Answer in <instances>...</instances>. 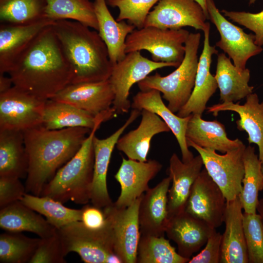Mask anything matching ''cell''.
Segmentation results:
<instances>
[{
    "instance_id": "cell-1",
    "label": "cell",
    "mask_w": 263,
    "mask_h": 263,
    "mask_svg": "<svg viewBox=\"0 0 263 263\" xmlns=\"http://www.w3.org/2000/svg\"><path fill=\"white\" fill-rule=\"evenodd\" d=\"M8 74L14 86L44 100L72 83V71L52 25L39 34Z\"/></svg>"
},
{
    "instance_id": "cell-2",
    "label": "cell",
    "mask_w": 263,
    "mask_h": 263,
    "mask_svg": "<svg viewBox=\"0 0 263 263\" xmlns=\"http://www.w3.org/2000/svg\"><path fill=\"white\" fill-rule=\"evenodd\" d=\"M92 130H48L41 125L23 132L28 167L26 193L40 196L56 171L79 150Z\"/></svg>"
},
{
    "instance_id": "cell-3",
    "label": "cell",
    "mask_w": 263,
    "mask_h": 263,
    "mask_svg": "<svg viewBox=\"0 0 263 263\" xmlns=\"http://www.w3.org/2000/svg\"><path fill=\"white\" fill-rule=\"evenodd\" d=\"M52 27L71 68L72 83L109 79L113 65L98 32L71 20L56 21Z\"/></svg>"
},
{
    "instance_id": "cell-4",
    "label": "cell",
    "mask_w": 263,
    "mask_h": 263,
    "mask_svg": "<svg viewBox=\"0 0 263 263\" xmlns=\"http://www.w3.org/2000/svg\"><path fill=\"white\" fill-rule=\"evenodd\" d=\"M102 123H98L92 130L79 150L56 171L40 196L63 204L71 201L86 205L90 202L94 162L93 138Z\"/></svg>"
},
{
    "instance_id": "cell-5",
    "label": "cell",
    "mask_w": 263,
    "mask_h": 263,
    "mask_svg": "<svg viewBox=\"0 0 263 263\" xmlns=\"http://www.w3.org/2000/svg\"><path fill=\"white\" fill-rule=\"evenodd\" d=\"M201 37L199 33H190L185 43V54L181 63L167 75L162 76L158 73L149 75L137 83L140 90L159 91L168 101V107L177 113L188 101L194 87Z\"/></svg>"
},
{
    "instance_id": "cell-6",
    "label": "cell",
    "mask_w": 263,
    "mask_h": 263,
    "mask_svg": "<svg viewBox=\"0 0 263 263\" xmlns=\"http://www.w3.org/2000/svg\"><path fill=\"white\" fill-rule=\"evenodd\" d=\"M189 32L183 28L164 29L155 26L135 28L127 37L126 53L146 50L152 60L169 63L177 68L185 54V43Z\"/></svg>"
},
{
    "instance_id": "cell-7",
    "label": "cell",
    "mask_w": 263,
    "mask_h": 263,
    "mask_svg": "<svg viewBox=\"0 0 263 263\" xmlns=\"http://www.w3.org/2000/svg\"><path fill=\"white\" fill-rule=\"evenodd\" d=\"M56 230L65 256L75 252L85 263H106L108 257L114 253L112 228L107 218L98 229L88 228L79 221Z\"/></svg>"
},
{
    "instance_id": "cell-8",
    "label": "cell",
    "mask_w": 263,
    "mask_h": 263,
    "mask_svg": "<svg viewBox=\"0 0 263 263\" xmlns=\"http://www.w3.org/2000/svg\"><path fill=\"white\" fill-rule=\"evenodd\" d=\"M172 64L155 61L144 56L140 51L126 54L113 66L109 79L114 94L112 107L117 114L127 113L131 107L129 99L130 90L135 83L145 79L152 72Z\"/></svg>"
},
{
    "instance_id": "cell-9",
    "label": "cell",
    "mask_w": 263,
    "mask_h": 263,
    "mask_svg": "<svg viewBox=\"0 0 263 263\" xmlns=\"http://www.w3.org/2000/svg\"><path fill=\"white\" fill-rule=\"evenodd\" d=\"M189 147L194 148L202 158L204 166L209 176L219 187L226 201L239 196L242 189L244 175L243 155L246 147L243 144L224 154L203 148L187 140Z\"/></svg>"
},
{
    "instance_id": "cell-10",
    "label": "cell",
    "mask_w": 263,
    "mask_h": 263,
    "mask_svg": "<svg viewBox=\"0 0 263 263\" xmlns=\"http://www.w3.org/2000/svg\"><path fill=\"white\" fill-rule=\"evenodd\" d=\"M46 101L15 86L0 94V130L24 132L41 125Z\"/></svg>"
},
{
    "instance_id": "cell-11",
    "label": "cell",
    "mask_w": 263,
    "mask_h": 263,
    "mask_svg": "<svg viewBox=\"0 0 263 263\" xmlns=\"http://www.w3.org/2000/svg\"><path fill=\"white\" fill-rule=\"evenodd\" d=\"M143 195L127 207H117L113 203L103 208L112 226L114 252L122 263H137L141 236L138 210Z\"/></svg>"
},
{
    "instance_id": "cell-12",
    "label": "cell",
    "mask_w": 263,
    "mask_h": 263,
    "mask_svg": "<svg viewBox=\"0 0 263 263\" xmlns=\"http://www.w3.org/2000/svg\"><path fill=\"white\" fill-rule=\"evenodd\" d=\"M207 6L209 19L220 35L215 46L227 54L239 70H244L248 60L260 54L263 48L255 44L254 34L246 33L222 15L213 0H207Z\"/></svg>"
},
{
    "instance_id": "cell-13",
    "label": "cell",
    "mask_w": 263,
    "mask_h": 263,
    "mask_svg": "<svg viewBox=\"0 0 263 263\" xmlns=\"http://www.w3.org/2000/svg\"><path fill=\"white\" fill-rule=\"evenodd\" d=\"M226 202L204 168L192 185L185 211L216 229L224 223Z\"/></svg>"
},
{
    "instance_id": "cell-14",
    "label": "cell",
    "mask_w": 263,
    "mask_h": 263,
    "mask_svg": "<svg viewBox=\"0 0 263 263\" xmlns=\"http://www.w3.org/2000/svg\"><path fill=\"white\" fill-rule=\"evenodd\" d=\"M208 19L195 0H160L149 13L144 27L179 29L188 26L203 31Z\"/></svg>"
},
{
    "instance_id": "cell-15",
    "label": "cell",
    "mask_w": 263,
    "mask_h": 263,
    "mask_svg": "<svg viewBox=\"0 0 263 263\" xmlns=\"http://www.w3.org/2000/svg\"><path fill=\"white\" fill-rule=\"evenodd\" d=\"M141 111L132 109L124 124L106 138H93L94 162L91 198L92 205L103 208L113 204L107 188V176L112 152L125 130L141 114Z\"/></svg>"
},
{
    "instance_id": "cell-16",
    "label": "cell",
    "mask_w": 263,
    "mask_h": 263,
    "mask_svg": "<svg viewBox=\"0 0 263 263\" xmlns=\"http://www.w3.org/2000/svg\"><path fill=\"white\" fill-rule=\"evenodd\" d=\"M162 167L154 159L141 162L122 157L121 165L114 176L121 187L120 194L114 205L118 208L130 206L150 188L149 182Z\"/></svg>"
},
{
    "instance_id": "cell-17",
    "label": "cell",
    "mask_w": 263,
    "mask_h": 263,
    "mask_svg": "<svg viewBox=\"0 0 263 263\" xmlns=\"http://www.w3.org/2000/svg\"><path fill=\"white\" fill-rule=\"evenodd\" d=\"M54 21L47 18L26 24L0 25V73L8 74L39 34Z\"/></svg>"
},
{
    "instance_id": "cell-18",
    "label": "cell",
    "mask_w": 263,
    "mask_h": 263,
    "mask_svg": "<svg viewBox=\"0 0 263 263\" xmlns=\"http://www.w3.org/2000/svg\"><path fill=\"white\" fill-rule=\"evenodd\" d=\"M114 98L113 91L108 79L70 84L51 99L69 104L96 116L112 107Z\"/></svg>"
},
{
    "instance_id": "cell-19",
    "label": "cell",
    "mask_w": 263,
    "mask_h": 263,
    "mask_svg": "<svg viewBox=\"0 0 263 263\" xmlns=\"http://www.w3.org/2000/svg\"><path fill=\"white\" fill-rule=\"evenodd\" d=\"M210 28L207 22L203 31L204 47L199 58L194 87L188 101L177 113L180 117H185L192 114L202 115L208 101L218 88L215 76L210 73L212 56L218 52L215 46L210 44Z\"/></svg>"
},
{
    "instance_id": "cell-20",
    "label": "cell",
    "mask_w": 263,
    "mask_h": 263,
    "mask_svg": "<svg viewBox=\"0 0 263 263\" xmlns=\"http://www.w3.org/2000/svg\"><path fill=\"white\" fill-rule=\"evenodd\" d=\"M215 228L184 211L169 218L165 230L177 245L178 253L189 259L206 244Z\"/></svg>"
},
{
    "instance_id": "cell-21",
    "label": "cell",
    "mask_w": 263,
    "mask_h": 263,
    "mask_svg": "<svg viewBox=\"0 0 263 263\" xmlns=\"http://www.w3.org/2000/svg\"><path fill=\"white\" fill-rule=\"evenodd\" d=\"M204 166L200 154L188 162H184L175 153L169 159V176L172 185L168 195L169 218L184 211L192 185L200 174Z\"/></svg>"
},
{
    "instance_id": "cell-22",
    "label": "cell",
    "mask_w": 263,
    "mask_h": 263,
    "mask_svg": "<svg viewBox=\"0 0 263 263\" xmlns=\"http://www.w3.org/2000/svg\"><path fill=\"white\" fill-rule=\"evenodd\" d=\"M171 182L169 176L143 195L138 210L141 235L164 236L169 219L168 195Z\"/></svg>"
},
{
    "instance_id": "cell-23",
    "label": "cell",
    "mask_w": 263,
    "mask_h": 263,
    "mask_svg": "<svg viewBox=\"0 0 263 263\" xmlns=\"http://www.w3.org/2000/svg\"><path fill=\"white\" fill-rule=\"evenodd\" d=\"M116 115L112 107L94 116L69 104L50 99L45 102L41 125L52 130L74 127L92 130L98 123L112 119Z\"/></svg>"
},
{
    "instance_id": "cell-24",
    "label": "cell",
    "mask_w": 263,
    "mask_h": 263,
    "mask_svg": "<svg viewBox=\"0 0 263 263\" xmlns=\"http://www.w3.org/2000/svg\"><path fill=\"white\" fill-rule=\"evenodd\" d=\"M207 112L216 116L221 111L237 113L240 119L236 121L237 128L248 134L249 144H256L259 148V158L263 163V101L259 102L258 95L251 93L246 97L243 105L239 102H222L206 108Z\"/></svg>"
},
{
    "instance_id": "cell-25",
    "label": "cell",
    "mask_w": 263,
    "mask_h": 263,
    "mask_svg": "<svg viewBox=\"0 0 263 263\" xmlns=\"http://www.w3.org/2000/svg\"><path fill=\"white\" fill-rule=\"evenodd\" d=\"M132 109L146 110L158 115L168 125L179 144L182 154V160L188 162L193 157L188 149L186 132L190 115L182 117L175 114L164 103L161 93L156 90L140 91L132 98Z\"/></svg>"
},
{
    "instance_id": "cell-26",
    "label": "cell",
    "mask_w": 263,
    "mask_h": 263,
    "mask_svg": "<svg viewBox=\"0 0 263 263\" xmlns=\"http://www.w3.org/2000/svg\"><path fill=\"white\" fill-rule=\"evenodd\" d=\"M139 126L119 138L116 147L128 159L145 162L148 160L152 138L155 135L170 131L165 122L156 114L141 111Z\"/></svg>"
},
{
    "instance_id": "cell-27",
    "label": "cell",
    "mask_w": 263,
    "mask_h": 263,
    "mask_svg": "<svg viewBox=\"0 0 263 263\" xmlns=\"http://www.w3.org/2000/svg\"><path fill=\"white\" fill-rule=\"evenodd\" d=\"M242 206L239 196L228 201L224 215L220 263H248L243 225Z\"/></svg>"
},
{
    "instance_id": "cell-28",
    "label": "cell",
    "mask_w": 263,
    "mask_h": 263,
    "mask_svg": "<svg viewBox=\"0 0 263 263\" xmlns=\"http://www.w3.org/2000/svg\"><path fill=\"white\" fill-rule=\"evenodd\" d=\"M94 5L98 33L106 44L113 66L126 56V39L136 28L126 21L115 19L108 8L106 0H94Z\"/></svg>"
},
{
    "instance_id": "cell-29",
    "label": "cell",
    "mask_w": 263,
    "mask_h": 263,
    "mask_svg": "<svg viewBox=\"0 0 263 263\" xmlns=\"http://www.w3.org/2000/svg\"><path fill=\"white\" fill-rule=\"evenodd\" d=\"M187 140L199 147L219 151L223 153L236 149L244 143L238 138L227 137L225 126L217 120L207 121L202 115L192 114L186 132Z\"/></svg>"
},
{
    "instance_id": "cell-30",
    "label": "cell",
    "mask_w": 263,
    "mask_h": 263,
    "mask_svg": "<svg viewBox=\"0 0 263 263\" xmlns=\"http://www.w3.org/2000/svg\"><path fill=\"white\" fill-rule=\"evenodd\" d=\"M0 227L7 232H32L40 238L49 237L56 231L43 216L20 201L0 208Z\"/></svg>"
},
{
    "instance_id": "cell-31",
    "label": "cell",
    "mask_w": 263,
    "mask_h": 263,
    "mask_svg": "<svg viewBox=\"0 0 263 263\" xmlns=\"http://www.w3.org/2000/svg\"><path fill=\"white\" fill-rule=\"evenodd\" d=\"M214 76L222 102L236 103L253 93L254 87L248 84L250 70H239L224 53L218 56Z\"/></svg>"
},
{
    "instance_id": "cell-32",
    "label": "cell",
    "mask_w": 263,
    "mask_h": 263,
    "mask_svg": "<svg viewBox=\"0 0 263 263\" xmlns=\"http://www.w3.org/2000/svg\"><path fill=\"white\" fill-rule=\"evenodd\" d=\"M28 167L23 132L0 130V177L26 178Z\"/></svg>"
},
{
    "instance_id": "cell-33",
    "label": "cell",
    "mask_w": 263,
    "mask_h": 263,
    "mask_svg": "<svg viewBox=\"0 0 263 263\" xmlns=\"http://www.w3.org/2000/svg\"><path fill=\"white\" fill-rule=\"evenodd\" d=\"M243 160L244 175L239 197L244 212L255 214L259 200V192L263 191L262 163L255 153V148L250 145L245 147Z\"/></svg>"
},
{
    "instance_id": "cell-34",
    "label": "cell",
    "mask_w": 263,
    "mask_h": 263,
    "mask_svg": "<svg viewBox=\"0 0 263 263\" xmlns=\"http://www.w3.org/2000/svg\"><path fill=\"white\" fill-rule=\"evenodd\" d=\"M20 201L44 217L56 229L81 220V209L69 208L49 197L26 193Z\"/></svg>"
},
{
    "instance_id": "cell-35",
    "label": "cell",
    "mask_w": 263,
    "mask_h": 263,
    "mask_svg": "<svg viewBox=\"0 0 263 263\" xmlns=\"http://www.w3.org/2000/svg\"><path fill=\"white\" fill-rule=\"evenodd\" d=\"M46 17L56 21L71 20L98 30L94 2L90 0H46Z\"/></svg>"
},
{
    "instance_id": "cell-36",
    "label": "cell",
    "mask_w": 263,
    "mask_h": 263,
    "mask_svg": "<svg viewBox=\"0 0 263 263\" xmlns=\"http://www.w3.org/2000/svg\"><path fill=\"white\" fill-rule=\"evenodd\" d=\"M46 0H0V24H26L46 19Z\"/></svg>"
},
{
    "instance_id": "cell-37",
    "label": "cell",
    "mask_w": 263,
    "mask_h": 263,
    "mask_svg": "<svg viewBox=\"0 0 263 263\" xmlns=\"http://www.w3.org/2000/svg\"><path fill=\"white\" fill-rule=\"evenodd\" d=\"M169 241L162 236L141 235L137 248L138 263H187Z\"/></svg>"
},
{
    "instance_id": "cell-38",
    "label": "cell",
    "mask_w": 263,
    "mask_h": 263,
    "mask_svg": "<svg viewBox=\"0 0 263 263\" xmlns=\"http://www.w3.org/2000/svg\"><path fill=\"white\" fill-rule=\"evenodd\" d=\"M19 232H7L0 235V262L28 263L40 241Z\"/></svg>"
},
{
    "instance_id": "cell-39",
    "label": "cell",
    "mask_w": 263,
    "mask_h": 263,
    "mask_svg": "<svg viewBox=\"0 0 263 263\" xmlns=\"http://www.w3.org/2000/svg\"><path fill=\"white\" fill-rule=\"evenodd\" d=\"M160 0H106V2L108 5L118 9L117 21H128L139 29L144 27L149 13Z\"/></svg>"
},
{
    "instance_id": "cell-40",
    "label": "cell",
    "mask_w": 263,
    "mask_h": 263,
    "mask_svg": "<svg viewBox=\"0 0 263 263\" xmlns=\"http://www.w3.org/2000/svg\"><path fill=\"white\" fill-rule=\"evenodd\" d=\"M249 263H263V225L259 214L243 213Z\"/></svg>"
},
{
    "instance_id": "cell-41",
    "label": "cell",
    "mask_w": 263,
    "mask_h": 263,
    "mask_svg": "<svg viewBox=\"0 0 263 263\" xmlns=\"http://www.w3.org/2000/svg\"><path fill=\"white\" fill-rule=\"evenodd\" d=\"M65 256L56 230L53 235L41 238L29 263H65Z\"/></svg>"
},
{
    "instance_id": "cell-42",
    "label": "cell",
    "mask_w": 263,
    "mask_h": 263,
    "mask_svg": "<svg viewBox=\"0 0 263 263\" xmlns=\"http://www.w3.org/2000/svg\"><path fill=\"white\" fill-rule=\"evenodd\" d=\"M221 12L229 19L252 31L255 44L261 47L263 45V10L256 13L225 9Z\"/></svg>"
},
{
    "instance_id": "cell-43",
    "label": "cell",
    "mask_w": 263,
    "mask_h": 263,
    "mask_svg": "<svg viewBox=\"0 0 263 263\" xmlns=\"http://www.w3.org/2000/svg\"><path fill=\"white\" fill-rule=\"evenodd\" d=\"M26 193L25 185L19 178L0 177V208L19 201Z\"/></svg>"
},
{
    "instance_id": "cell-44",
    "label": "cell",
    "mask_w": 263,
    "mask_h": 263,
    "mask_svg": "<svg viewBox=\"0 0 263 263\" xmlns=\"http://www.w3.org/2000/svg\"><path fill=\"white\" fill-rule=\"evenodd\" d=\"M222 234L215 229L208 238L205 248L190 259L188 263H219Z\"/></svg>"
},
{
    "instance_id": "cell-45",
    "label": "cell",
    "mask_w": 263,
    "mask_h": 263,
    "mask_svg": "<svg viewBox=\"0 0 263 263\" xmlns=\"http://www.w3.org/2000/svg\"><path fill=\"white\" fill-rule=\"evenodd\" d=\"M81 209V221L86 227L98 229L103 227L105 224L106 218L103 208L92 204H86Z\"/></svg>"
},
{
    "instance_id": "cell-46",
    "label": "cell",
    "mask_w": 263,
    "mask_h": 263,
    "mask_svg": "<svg viewBox=\"0 0 263 263\" xmlns=\"http://www.w3.org/2000/svg\"><path fill=\"white\" fill-rule=\"evenodd\" d=\"M0 73V94L9 90L14 85L11 77Z\"/></svg>"
},
{
    "instance_id": "cell-47",
    "label": "cell",
    "mask_w": 263,
    "mask_h": 263,
    "mask_svg": "<svg viewBox=\"0 0 263 263\" xmlns=\"http://www.w3.org/2000/svg\"><path fill=\"white\" fill-rule=\"evenodd\" d=\"M106 263H122V262L116 254L112 253L107 258Z\"/></svg>"
},
{
    "instance_id": "cell-48",
    "label": "cell",
    "mask_w": 263,
    "mask_h": 263,
    "mask_svg": "<svg viewBox=\"0 0 263 263\" xmlns=\"http://www.w3.org/2000/svg\"><path fill=\"white\" fill-rule=\"evenodd\" d=\"M257 212L259 214L263 225V194L262 197L259 199L257 207Z\"/></svg>"
},
{
    "instance_id": "cell-49",
    "label": "cell",
    "mask_w": 263,
    "mask_h": 263,
    "mask_svg": "<svg viewBox=\"0 0 263 263\" xmlns=\"http://www.w3.org/2000/svg\"><path fill=\"white\" fill-rule=\"evenodd\" d=\"M195 0L200 4V5L201 6V7L202 8L205 14L207 16L209 19L208 12L207 10V0Z\"/></svg>"
},
{
    "instance_id": "cell-50",
    "label": "cell",
    "mask_w": 263,
    "mask_h": 263,
    "mask_svg": "<svg viewBox=\"0 0 263 263\" xmlns=\"http://www.w3.org/2000/svg\"><path fill=\"white\" fill-rule=\"evenodd\" d=\"M256 0H250L249 2L250 4L254 3Z\"/></svg>"
},
{
    "instance_id": "cell-51",
    "label": "cell",
    "mask_w": 263,
    "mask_h": 263,
    "mask_svg": "<svg viewBox=\"0 0 263 263\" xmlns=\"http://www.w3.org/2000/svg\"><path fill=\"white\" fill-rule=\"evenodd\" d=\"M262 172H263V163L262 164Z\"/></svg>"
}]
</instances>
